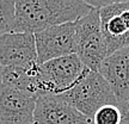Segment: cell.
I'll use <instances>...</instances> for the list:
<instances>
[{
    "label": "cell",
    "instance_id": "cell-5",
    "mask_svg": "<svg viewBox=\"0 0 129 124\" xmlns=\"http://www.w3.org/2000/svg\"><path fill=\"white\" fill-rule=\"evenodd\" d=\"M34 35L38 63H43L61 56L75 54V22L53 25L44 30L35 32Z\"/></svg>",
    "mask_w": 129,
    "mask_h": 124
},
{
    "label": "cell",
    "instance_id": "cell-12",
    "mask_svg": "<svg viewBox=\"0 0 129 124\" xmlns=\"http://www.w3.org/2000/svg\"><path fill=\"white\" fill-rule=\"evenodd\" d=\"M16 0H0V36L13 30Z\"/></svg>",
    "mask_w": 129,
    "mask_h": 124
},
{
    "label": "cell",
    "instance_id": "cell-4",
    "mask_svg": "<svg viewBox=\"0 0 129 124\" xmlns=\"http://www.w3.org/2000/svg\"><path fill=\"white\" fill-rule=\"evenodd\" d=\"M87 68L77 54L56 57L40 63V96L60 94L73 86Z\"/></svg>",
    "mask_w": 129,
    "mask_h": 124
},
{
    "label": "cell",
    "instance_id": "cell-15",
    "mask_svg": "<svg viewBox=\"0 0 129 124\" xmlns=\"http://www.w3.org/2000/svg\"><path fill=\"white\" fill-rule=\"evenodd\" d=\"M85 4L91 6L92 9H102L104 6L115 4V3H121V1H125V0H83Z\"/></svg>",
    "mask_w": 129,
    "mask_h": 124
},
{
    "label": "cell",
    "instance_id": "cell-2",
    "mask_svg": "<svg viewBox=\"0 0 129 124\" xmlns=\"http://www.w3.org/2000/svg\"><path fill=\"white\" fill-rule=\"evenodd\" d=\"M60 96L90 118L102 106L117 105V99L108 81L99 72L90 68L85 69L78 81Z\"/></svg>",
    "mask_w": 129,
    "mask_h": 124
},
{
    "label": "cell",
    "instance_id": "cell-6",
    "mask_svg": "<svg viewBox=\"0 0 129 124\" xmlns=\"http://www.w3.org/2000/svg\"><path fill=\"white\" fill-rule=\"evenodd\" d=\"M99 20L108 56L121 48L129 47V0L99 9Z\"/></svg>",
    "mask_w": 129,
    "mask_h": 124
},
{
    "label": "cell",
    "instance_id": "cell-1",
    "mask_svg": "<svg viewBox=\"0 0 129 124\" xmlns=\"http://www.w3.org/2000/svg\"><path fill=\"white\" fill-rule=\"evenodd\" d=\"M92 10L83 0H16L13 32H38L41 30L75 22Z\"/></svg>",
    "mask_w": 129,
    "mask_h": 124
},
{
    "label": "cell",
    "instance_id": "cell-3",
    "mask_svg": "<svg viewBox=\"0 0 129 124\" xmlns=\"http://www.w3.org/2000/svg\"><path fill=\"white\" fill-rule=\"evenodd\" d=\"M77 48L75 54L87 68L97 70L108 57V49L101 30L99 9H92L87 14L75 20Z\"/></svg>",
    "mask_w": 129,
    "mask_h": 124
},
{
    "label": "cell",
    "instance_id": "cell-14",
    "mask_svg": "<svg viewBox=\"0 0 129 124\" xmlns=\"http://www.w3.org/2000/svg\"><path fill=\"white\" fill-rule=\"evenodd\" d=\"M121 112V118L118 124H129V99L117 104Z\"/></svg>",
    "mask_w": 129,
    "mask_h": 124
},
{
    "label": "cell",
    "instance_id": "cell-10",
    "mask_svg": "<svg viewBox=\"0 0 129 124\" xmlns=\"http://www.w3.org/2000/svg\"><path fill=\"white\" fill-rule=\"evenodd\" d=\"M98 72L110 85L117 104L129 99V47L111 53L102 62Z\"/></svg>",
    "mask_w": 129,
    "mask_h": 124
},
{
    "label": "cell",
    "instance_id": "cell-13",
    "mask_svg": "<svg viewBox=\"0 0 129 124\" xmlns=\"http://www.w3.org/2000/svg\"><path fill=\"white\" fill-rule=\"evenodd\" d=\"M121 112L117 105H104L92 116L93 124H118Z\"/></svg>",
    "mask_w": 129,
    "mask_h": 124
},
{
    "label": "cell",
    "instance_id": "cell-9",
    "mask_svg": "<svg viewBox=\"0 0 129 124\" xmlns=\"http://www.w3.org/2000/svg\"><path fill=\"white\" fill-rule=\"evenodd\" d=\"M32 63H38L34 33L11 31L0 36V64L3 67Z\"/></svg>",
    "mask_w": 129,
    "mask_h": 124
},
{
    "label": "cell",
    "instance_id": "cell-7",
    "mask_svg": "<svg viewBox=\"0 0 129 124\" xmlns=\"http://www.w3.org/2000/svg\"><path fill=\"white\" fill-rule=\"evenodd\" d=\"M34 123L37 124H93L92 118L81 113L60 94L46 93L37 97Z\"/></svg>",
    "mask_w": 129,
    "mask_h": 124
},
{
    "label": "cell",
    "instance_id": "cell-8",
    "mask_svg": "<svg viewBox=\"0 0 129 124\" xmlns=\"http://www.w3.org/2000/svg\"><path fill=\"white\" fill-rule=\"evenodd\" d=\"M36 99L31 93L0 85V120L3 124H31L34 123V111Z\"/></svg>",
    "mask_w": 129,
    "mask_h": 124
},
{
    "label": "cell",
    "instance_id": "cell-16",
    "mask_svg": "<svg viewBox=\"0 0 129 124\" xmlns=\"http://www.w3.org/2000/svg\"><path fill=\"white\" fill-rule=\"evenodd\" d=\"M3 68H4V67L0 64V85L3 84Z\"/></svg>",
    "mask_w": 129,
    "mask_h": 124
},
{
    "label": "cell",
    "instance_id": "cell-11",
    "mask_svg": "<svg viewBox=\"0 0 129 124\" xmlns=\"http://www.w3.org/2000/svg\"><path fill=\"white\" fill-rule=\"evenodd\" d=\"M40 63L28 66H9L3 68V84L23 90L35 97L40 96Z\"/></svg>",
    "mask_w": 129,
    "mask_h": 124
},
{
    "label": "cell",
    "instance_id": "cell-18",
    "mask_svg": "<svg viewBox=\"0 0 129 124\" xmlns=\"http://www.w3.org/2000/svg\"><path fill=\"white\" fill-rule=\"evenodd\" d=\"M31 124H37V123H31Z\"/></svg>",
    "mask_w": 129,
    "mask_h": 124
},
{
    "label": "cell",
    "instance_id": "cell-17",
    "mask_svg": "<svg viewBox=\"0 0 129 124\" xmlns=\"http://www.w3.org/2000/svg\"><path fill=\"white\" fill-rule=\"evenodd\" d=\"M0 124H3V122H1V120H0Z\"/></svg>",
    "mask_w": 129,
    "mask_h": 124
}]
</instances>
